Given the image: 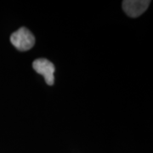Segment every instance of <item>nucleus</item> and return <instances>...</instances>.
Listing matches in <instances>:
<instances>
[{
    "label": "nucleus",
    "instance_id": "nucleus-2",
    "mask_svg": "<svg viewBox=\"0 0 153 153\" xmlns=\"http://www.w3.org/2000/svg\"><path fill=\"white\" fill-rule=\"evenodd\" d=\"M33 67L38 74L43 75L45 79V82L48 85H53L55 82L54 72H55V66L54 64L46 60V59H37L33 61Z\"/></svg>",
    "mask_w": 153,
    "mask_h": 153
},
{
    "label": "nucleus",
    "instance_id": "nucleus-3",
    "mask_svg": "<svg viewBox=\"0 0 153 153\" xmlns=\"http://www.w3.org/2000/svg\"><path fill=\"white\" fill-rule=\"evenodd\" d=\"M148 0H124L123 1V9L128 16L135 18L142 15L150 4Z\"/></svg>",
    "mask_w": 153,
    "mask_h": 153
},
{
    "label": "nucleus",
    "instance_id": "nucleus-1",
    "mask_svg": "<svg viewBox=\"0 0 153 153\" xmlns=\"http://www.w3.org/2000/svg\"><path fill=\"white\" fill-rule=\"evenodd\" d=\"M10 42L20 51H27L32 49L35 44V38L27 28L21 27L12 33Z\"/></svg>",
    "mask_w": 153,
    "mask_h": 153
}]
</instances>
